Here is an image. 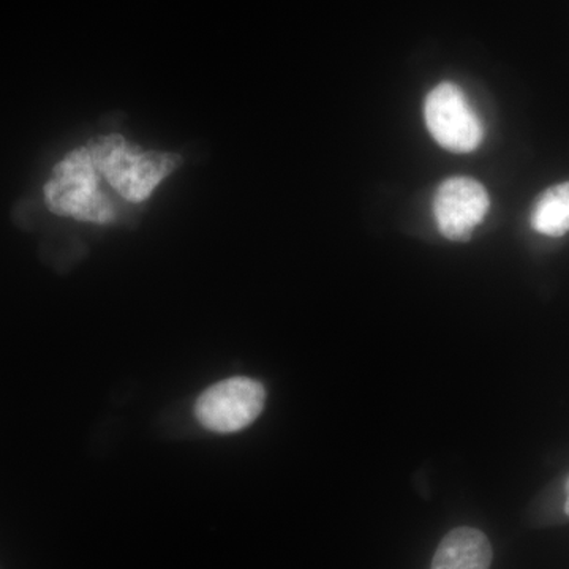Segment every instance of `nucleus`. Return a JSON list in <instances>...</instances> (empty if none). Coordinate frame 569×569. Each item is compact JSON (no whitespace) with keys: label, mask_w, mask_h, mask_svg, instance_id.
I'll list each match as a JSON object with an SVG mask.
<instances>
[{"label":"nucleus","mask_w":569,"mask_h":569,"mask_svg":"<svg viewBox=\"0 0 569 569\" xmlns=\"http://www.w3.org/2000/svg\"><path fill=\"white\" fill-rule=\"evenodd\" d=\"M93 163L122 200L142 203L163 179L182 164L179 153L142 151L121 134H108L89 142Z\"/></svg>","instance_id":"nucleus-1"},{"label":"nucleus","mask_w":569,"mask_h":569,"mask_svg":"<svg viewBox=\"0 0 569 569\" xmlns=\"http://www.w3.org/2000/svg\"><path fill=\"white\" fill-rule=\"evenodd\" d=\"M100 176L88 146L74 149L56 164L44 186V201L51 212L81 222L111 223L118 219L114 201L100 189Z\"/></svg>","instance_id":"nucleus-2"},{"label":"nucleus","mask_w":569,"mask_h":569,"mask_svg":"<svg viewBox=\"0 0 569 569\" xmlns=\"http://www.w3.org/2000/svg\"><path fill=\"white\" fill-rule=\"evenodd\" d=\"M264 402L263 385L252 378L236 377L206 389L198 399L194 415L212 432H238L260 417Z\"/></svg>","instance_id":"nucleus-3"},{"label":"nucleus","mask_w":569,"mask_h":569,"mask_svg":"<svg viewBox=\"0 0 569 569\" xmlns=\"http://www.w3.org/2000/svg\"><path fill=\"white\" fill-rule=\"evenodd\" d=\"M427 129L451 152H471L482 142V123L458 86L438 84L425 104Z\"/></svg>","instance_id":"nucleus-4"},{"label":"nucleus","mask_w":569,"mask_h":569,"mask_svg":"<svg viewBox=\"0 0 569 569\" xmlns=\"http://www.w3.org/2000/svg\"><path fill=\"white\" fill-rule=\"evenodd\" d=\"M489 194L470 178L447 179L433 197L438 230L449 241H468L489 211Z\"/></svg>","instance_id":"nucleus-5"},{"label":"nucleus","mask_w":569,"mask_h":569,"mask_svg":"<svg viewBox=\"0 0 569 569\" xmlns=\"http://www.w3.org/2000/svg\"><path fill=\"white\" fill-rule=\"evenodd\" d=\"M492 546L482 531L459 527L441 539L430 569H490Z\"/></svg>","instance_id":"nucleus-6"},{"label":"nucleus","mask_w":569,"mask_h":569,"mask_svg":"<svg viewBox=\"0 0 569 569\" xmlns=\"http://www.w3.org/2000/svg\"><path fill=\"white\" fill-rule=\"evenodd\" d=\"M531 227L538 233L560 238L569 231V182L550 187L535 201Z\"/></svg>","instance_id":"nucleus-7"},{"label":"nucleus","mask_w":569,"mask_h":569,"mask_svg":"<svg viewBox=\"0 0 569 569\" xmlns=\"http://www.w3.org/2000/svg\"><path fill=\"white\" fill-rule=\"evenodd\" d=\"M565 512L569 516V481L567 485V503H565Z\"/></svg>","instance_id":"nucleus-8"}]
</instances>
